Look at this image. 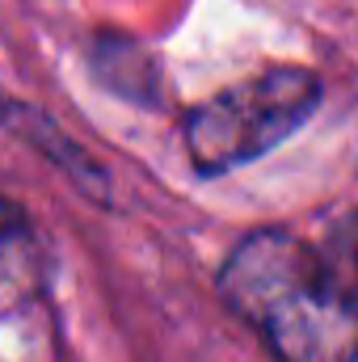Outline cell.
Wrapping results in <instances>:
<instances>
[{
  "mask_svg": "<svg viewBox=\"0 0 358 362\" xmlns=\"http://www.w3.org/2000/svg\"><path fill=\"white\" fill-rule=\"evenodd\" d=\"M219 291L278 362H358V211L321 240L282 228L245 236Z\"/></svg>",
  "mask_w": 358,
  "mask_h": 362,
  "instance_id": "cell-1",
  "label": "cell"
},
{
  "mask_svg": "<svg viewBox=\"0 0 358 362\" xmlns=\"http://www.w3.org/2000/svg\"><path fill=\"white\" fill-rule=\"evenodd\" d=\"M321 105V76L308 68H270L215 93L185 118V152L202 177L253 165L291 139Z\"/></svg>",
  "mask_w": 358,
  "mask_h": 362,
  "instance_id": "cell-2",
  "label": "cell"
}]
</instances>
